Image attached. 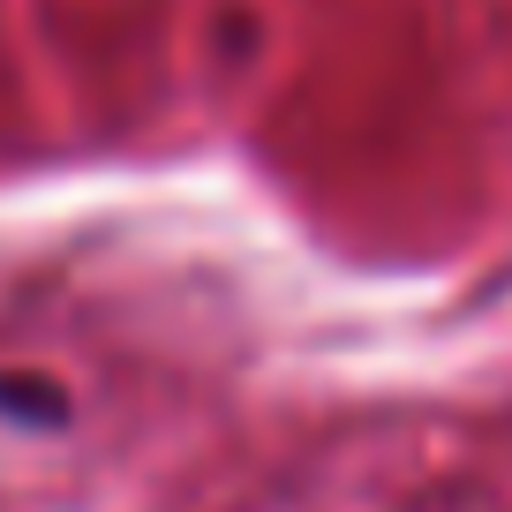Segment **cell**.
Segmentation results:
<instances>
[{
    "label": "cell",
    "mask_w": 512,
    "mask_h": 512,
    "mask_svg": "<svg viewBox=\"0 0 512 512\" xmlns=\"http://www.w3.org/2000/svg\"><path fill=\"white\" fill-rule=\"evenodd\" d=\"M0 422H16V430H61L68 392L53 377H0Z\"/></svg>",
    "instance_id": "obj_1"
}]
</instances>
